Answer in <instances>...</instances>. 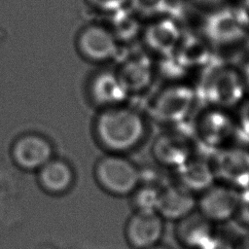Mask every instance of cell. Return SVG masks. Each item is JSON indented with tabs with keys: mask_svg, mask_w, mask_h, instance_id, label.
I'll use <instances>...</instances> for the list:
<instances>
[{
	"mask_svg": "<svg viewBox=\"0 0 249 249\" xmlns=\"http://www.w3.org/2000/svg\"><path fill=\"white\" fill-rule=\"evenodd\" d=\"M147 249H172V248L170 246L166 245V244H163V243L160 242V243H158V244H156V245H154L152 247H149Z\"/></svg>",
	"mask_w": 249,
	"mask_h": 249,
	"instance_id": "obj_33",
	"label": "cell"
},
{
	"mask_svg": "<svg viewBox=\"0 0 249 249\" xmlns=\"http://www.w3.org/2000/svg\"><path fill=\"white\" fill-rule=\"evenodd\" d=\"M202 249H234V243L216 234Z\"/></svg>",
	"mask_w": 249,
	"mask_h": 249,
	"instance_id": "obj_29",
	"label": "cell"
},
{
	"mask_svg": "<svg viewBox=\"0 0 249 249\" xmlns=\"http://www.w3.org/2000/svg\"><path fill=\"white\" fill-rule=\"evenodd\" d=\"M234 131L243 139L249 140V101H246L240 107Z\"/></svg>",
	"mask_w": 249,
	"mask_h": 249,
	"instance_id": "obj_25",
	"label": "cell"
},
{
	"mask_svg": "<svg viewBox=\"0 0 249 249\" xmlns=\"http://www.w3.org/2000/svg\"><path fill=\"white\" fill-rule=\"evenodd\" d=\"M13 162L21 170L37 172L53 158V146L44 135L27 132L19 135L11 147Z\"/></svg>",
	"mask_w": 249,
	"mask_h": 249,
	"instance_id": "obj_8",
	"label": "cell"
},
{
	"mask_svg": "<svg viewBox=\"0 0 249 249\" xmlns=\"http://www.w3.org/2000/svg\"><path fill=\"white\" fill-rule=\"evenodd\" d=\"M245 82L236 69L214 57L202 67L196 89V102L203 106L228 108L243 97Z\"/></svg>",
	"mask_w": 249,
	"mask_h": 249,
	"instance_id": "obj_2",
	"label": "cell"
},
{
	"mask_svg": "<svg viewBox=\"0 0 249 249\" xmlns=\"http://www.w3.org/2000/svg\"><path fill=\"white\" fill-rule=\"evenodd\" d=\"M176 170L178 171V182L196 195L217 181L212 163L201 159L192 157Z\"/></svg>",
	"mask_w": 249,
	"mask_h": 249,
	"instance_id": "obj_18",
	"label": "cell"
},
{
	"mask_svg": "<svg viewBox=\"0 0 249 249\" xmlns=\"http://www.w3.org/2000/svg\"><path fill=\"white\" fill-rule=\"evenodd\" d=\"M197 196L181 185H163L160 188L156 211L164 219L175 223L196 209Z\"/></svg>",
	"mask_w": 249,
	"mask_h": 249,
	"instance_id": "obj_13",
	"label": "cell"
},
{
	"mask_svg": "<svg viewBox=\"0 0 249 249\" xmlns=\"http://www.w3.org/2000/svg\"><path fill=\"white\" fill-rule=\"evenodd\" d=\"M193 131L207 146L222 143L234 131V123L222 108L210 107L199 113Z\"/></svg>",
	"mask_w": 249,
	"mask_h": 249,
	"instance_id": "obj_14",
	"label": "cell"
},
{
	"mask_svg": "<svg viewBox=\"0 0 249 249\" xmlns=\"http://www.w3.org/2000/svg\"><path fill=\"white\" fill-rule=\"evenodd\" d=\"M161 187L140 183L129 196L134 210H156Z\"/></svg>",
	"mask_w": 249,
	"mask_h": 249,
	"instance_id": "obj_21",
	"label": "cell"
},
{
	"mask_svg": "<svg viewBox=\"0 0 249 249\" xmlns=\"http://www.w3.org/2000/svg\"><path fill=\"white\" fill-rule=\"evenodd\" d=\"M181 37V29L177 21L172 18L153 22L145 32L147 46L162 56L174 53Z\"/></svg>",
	"mask_w": 249,
	"mask_h": 249,
	"instance_id": "obj_16",
	"label": "cell"
},
{
	"mask_svg": "<svg viewBox=\"0 0 249 249\" xmlns=\"http://www.w3.org/2000/svg\"><path fill=\"white\" fill-rule=\"evenodd\" d=\"M169 0H131L133 8L145 16H156L168 12Z\"/></svg>",
	"mask_w": 249,
	"mask_h": 249,
	"instance_id": "obj_23",
	"label": "cell"
},
{
	"mask_svg": "<svg viewBox=\"0 0 249 249\" xmlns=\"http://www.w3.org/2000/svg\"><path fill=\"white\" fill-rule=\"evenodd\" d=\"M90 92L92 98L106 108L120 105L128 93L118 74L112 72L96 75L90 84Z\"/></svg>",
	"mask_w": 249,
	"mask_h": 249,
	"instance_id": "obj_20",
	"label": "cell"
},
{
	"mask_svg": "<svg viewBox=\"0 0 249 249\" xmlns=\"http://www.w3.org/2000/svg\"><path fill=\"white\" fill-rule=\"evenodd\" d=\"M196 103V91L184 85H172L162 89L153 99L149 111L158 123L183 126Z\"/></svg>",
	"mask_w": 249,
	"mask_h": 249,
	"instance_id": "obj_4",
	"label": "cell"
},
{
	"mask_svg": "<svg viewBox=\"0 0 249 249\" xmlns=\"http://www.w3.org/2000/svg\"><path fill=\"white\" fill-rule=\"evenodd\" d=\"M81 53L91 61H106L119 51L118 38L114 32L100 24H89L83 28L77 39Z\"/></svg>",
	"mask_w": 249,
	"mask_h": 249,
	"instance_id": "obj_11",
	"label": "cell"
},
{
	"mask_svg": "<svg viewBox=\"0 0 249 249\" xmlns=\"http://www.w3.org/2000/svg\"><path fill=\"white\" fill-rule=\"evenodd\" d=\"M94 129L98 142L109 153L124 154L144 141L148 125L137 110L118 105L107 107L97 116Z\"/></svg>",
	"mask_w": 249,
	"mask_h": 249,
	"instance_id": "obj_1",
	"label": "cell"
},
{
	"mask_svg": "<svg viewBox=\"0 0 249 249\" xmlns=\"http://www.w3.org/2000/svg\"><path fill=\"white\" fill-rule=\"evenodd\" d=\"M245 225L249 226V187L241 191L237 217Z\"/></svg>",
	"mask_w": 249,
	"mask_h": 249,
	"instance_id": "obj_26",
	"label": "cell"
},
{
	"mask_svg": "<svg viewBox=\"0 0 249 249\" xmlns=\"http://www.w3.org/2000/svg\"><path fill=\"white\" fill-rule=\"evenodd\" d=\"M165 231V221L156 210H134L127 218L124 234L132 249H147L160 242Z\"/></svg>",
	"mask_w": 249,
	"mask_h": 249,
	"instance_id": "obj_6",
	"label": "cell"
},
{
	"mask_svg": "<svg viewBox=\"0 0 249 249\" xmlns=\"http://www.w3.org/2000/svg\"><path fill=\"white\" fill-rule=\"evenodd\" d=\"M216 180L240 191L249 187V152L241 148L219 151L211 162Z\"/></svg>",
	"mask_w": 249,
	"mask_h": 249,
	"instance_id": "obj_10",
	"label": "cell"
},
{
	"mask_svg": "<svg viewBox=\"0 0 249 249\" xmlns=\"http://www.w3.org/2000/svg\"><path fill=\"white\" fill-rule=\"evenodd\" d=\"M119 13L120 18L117 19V26L115 28V31H112L117 38L124 37L129 39L137 33L139 28L138 21L124 9L120 10Z\"/></svg>",
	"mask_w": 249,
	"mask_h": 249,
	"instance_id": "obj_22",
	"label": "cell"
},
{
	"mask_svg": "<svg viewBox=\"0 0 249 249\" xmlns=\"http://www.w3.org/2000/svg\"><path fill=\"white\" fill-rule=\"evenodd\" d=\"M117 74L127 92L140 91L151 84L153 67L146 55L138 54L126 59Z\"/></svg>",
	"mask_w": 249,
	"mask_h": 249,
	"instance_id": "obj_19",
	"label": "cell"
},
{
	"mask_svg": "<svg viewBox=\"0 0 249 249\" xmlns=\"http://www.w3.org/2000/svg\"><path fill=\"white\" fill-rule=\"evenodd\" d=\"M151 154L160 166L178 169L193 157V148L188 130L168 129L157 135L152 143Z\"/></svg>",
	"mask_w": 249,
	"mask_h": 249,
	"instance_id": "obj_7",
	"label": "cell"
},
{
	"mask_svg": "<svg viewBox=\"0 0 249 249\" xmlns=\"http://www.w3.org/2000/svg\"><path fill=\"white\" fill-rule=\"evenodd\" d=\"M194 4L201 8H215L221 5L224 0H193Z\"/></svg>",
	"mask_w": 249,
	"mask_h": 249,
	"instance_id": "obj_30",
	"label": "cell"
},
{
	"mask_svg": "<svg viewBox=\"0 0 249 249\" xmlns=\"http://www.w3.org/2000/svg\"><path fill=\"white\" fill-rule=\"evenodd\" d=\"M160 70L161 75L169 79H179L187 72V69L180 64L173 53L162 56L160 63Z\"/></svg>",
	"mask_w": 249,
	"mask_h": 249,
	"instance_id": "obj_24",
	"label": "cell"
},
{
	"mask_svg": "<svg viewBox=\"0 0 249 249\" xmlns=\"http://www.w3.org/2000/svg\"><path fill=\"white\" fill-rule=\"evenodd\" d=\"M216 225L196 209L174 223L176 242L185 249H202L216 235Z\"/></svg>",
	"mask_w": 249,
	"mask_h": 249,
	"instance_id": "obj_12",
	"label": "cell"
},
{
	"mask_svg": "<svg viewBox=\"0 0 249 249\" xmlns=\"http://www.w3.org/2000/svg\"><path fill=\"white\" fill-rule=\"evenodd\" d=\"M37 181L47 194L61 196L73 187L75 171L69 161L53 157L37 171Z\"/></svg>",
	"mask_w": 249,
	"mask_h": 249,
	"instance_id": "obj_15",
	"label": "cell"
},
{
	"mask_svg": "<svg viewBox=\"0 0 249 249\" xmlns=\"http://www.w3.org/2000/svg\"><path fill=\"white\" fill-rule=\"evenodd\" d=\"M97 185L115 196H129L141 182V169L124 154L108 153L93 167Z\"/></svg>",
	"mask_w": 249,
	"mask_h": 249,
	"instance_id": "obj_3",
	"label": "cell"
},
{
	"mask_svg": "<svg viewBox=\"0 0 249 249\" xmlns=\"http://www.w3.org/2000/svg\"><path fill=\"white\" fill-rule=\"evenodd\" d=\"M89 1L92 5L96 6L99 9L116 13L123 9L126 0H89Z\"/></svg>",
	"mask_w": 249,
	"mask_h": 249,
	"instance_id": "obj_27",
	"label": "cell"
},
{
	"mask_svg": "<svg viewBox=\"0 0 249 249\" xmlns=\"http://www.w3.org/2000/svg\"><path fill=\"white\" fill-rule=\"evenodd\" d=\"M202 31L206 40L217 46H229L239 42L246 33V28L239 21L233 9L220 8L202 20Z\"/></svg>",
	"mask_w": 249,
	"mask_h": 249,
	"instance_id": "obj_9",
	"label": "cell"
},
{
	"mask_svg": "<svg viewBox=\"0 0 249 249\" xmlns=\"http://www.w3.org/2000/svg\"><path fill=\"white\" fill-rule=\"evenodd\" d=\"M234 249H249V233L241 236L234 242Z\"/></svg>",
	"mask_w": 249,
	"mask_h": 249,
	"instance_id": "obj_31",
	"label": "cell"
},
{
	"mask_svg": "<svg viewBox=\"0 0 249 249\" xmlns=\"http://www.w3.org/2000/svg\"><path fill=\"white\" fill-rule=\"evenodd\" d=\"M241 191L216 181L198 194L196 210L214 225L225 224L237 217Z\"/></svg>",
	"mask_w": 249,
	"mask_h": 249,
	"instance_id": "obj_5",
	"label": "cell"
},
{
	"mask_svg": "<svg viewBox=\"0 0 249 249\" xmlns=\"http://www.w3.org/2000/svg\"><path fill=\"white\" fill-rule=\"evenodd\" d=\"M173 54L187 70L193 67H203L215 55L209 42L194 33L182 35Z\"/></svg>",
	"mask_w": 249,
	"mask_h": 249,
	"instance_id": "obj_17",
	"label": "cell"
},
{
	"mask_svg": "<svg viewBox=\"0 0 249 249\" xmlns=\"http://www.w3.org/2000/svg\"><path fill=\"white\" fill-rule=\"evenodd\" d=\"M243 79H244L245 84L249 88V58L246 60V62L244 63V66H243Z\"/></svg>",
	"mask_w": 249,
	"mask_h": 249,
	"instance_id": "obj_32",
	"label": "cell"
},
{
	"mask_svg": "<svg viewBox=\"0 0 249 249\" xmlns=\"http://www.w3.org/2000/svg\"><path fill=\"white\" fill-rule=\"evenodd\" d=\"M233 10L242 25L245 28H249V0H241Z\"/></svg>",
	"mask_w": 249,
	"mask_h": 249,
	"instance_id": "obj_28",
	"label": "cell"
}]
</instances>
